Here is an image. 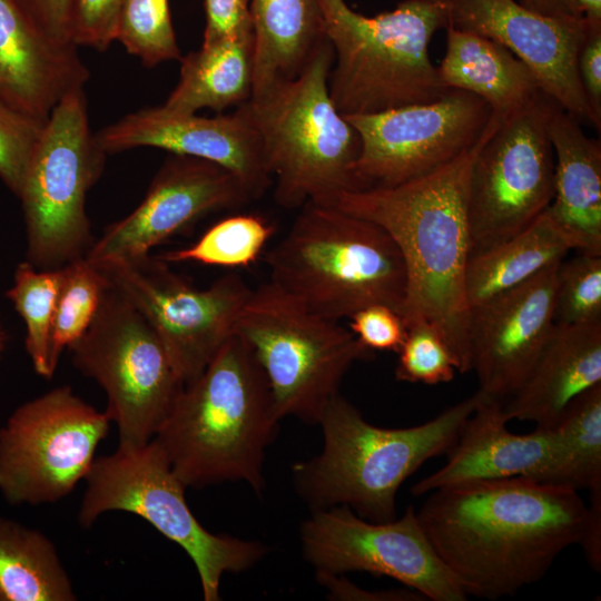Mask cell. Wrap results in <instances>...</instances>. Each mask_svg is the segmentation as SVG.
Masks as SVG:
<instances>
[{
  "label": "cell",
  "mask_w": 601,
  "mask_h": 601,
  "mask_svg": "<svg viewBox=\"0 0 601 601\" xmlns=\"http://www.w3.org/2000/svg\"><path fill=\"white\" fill-rule=\"evenodd\" d=\"M110 420L59 386L30 400L0 428V492L11 504L56 502L87 477Z\"/></svg>",
  "instance_id": "14"
},
{
  "label": "cell",
  "mask_w": 601,
  "mask_h": 601,
  "mask_svg": "<svg viewBox=\"0 0 601 601\" xmlns=\"http://www.w3.org/2000/svg\"><path fill=\"white\" fill-rule=\"evenodd\" d=\"M180 77L162 107L177 114L209 108L218 114L250 99L254 85V35L203 43L180 58Z\"/></svg>",
  "instance_id": "27"
},
{
  "label": "cell",
  "mask_w": 601,
  "mask_h": 601,
  "mask_svg": "<svg viewBox=\"0 0 601 601\" xmlns=\"http://www.w3.org/2000/svg\"><path fill=\"white\" fill-rule=\"evenodd\" d=\"M334 61L331 98L342 115L426 104L446 93L428 56L435 32L450 23L451 0H403L374 17L345 0H315Z\"/></svg>",
  "instance_id": "7"
},
{
  "label": "cell",
  "mask_w": 601,
  "mask_h": 601,
  "mask_svg": "<svg viewBox=\"0 0 601 601\" xmlns=\"http://www.w3.org/2000/svg\"><path fill=\"white\" fill-rule=\"evenodd\" d=\"M590 505L579 545L582 546L588 564L601 571V489L590 492Z\"/></svg>",
  "instance_id": "43"
},
{
  "label": "cell",
  "mask_w": 601,
  "mask_h": 601,
  "mask_svg": "<svg viewBox=\"0 0 601 601\" xmlns=\"http://www.w3.org/2000/svg\"><path fill=\"white\" fill-rule=\"evenodd\" d=\"M560 263L471 309L472 370L479 391L487 396L503 401L513 394L549 339L555 325Z\"/></svg>",
  "instance_id": "19"
},
{
  "label": "cell",
  "mask_w": 601,
  "mask_h": 601,
  "mask_svg": "<svg viewBox=\"0 0 601 601\" xmlns=\"http://www.w3.org/2000/svg\"><path fill=\"white\" fill-rule=\"evenodd\" d=\"M344 117L361 139L355 173L367 189L393 187L450 162L480 138L492 109L472 92L450 89L431 102Z\"/></svg>",
  "instance_id": "16"
},
{
  "label": "cell",
  "mask_w": 601,
  "mask_h": 601,
  "mask_svg": "<svg viewBox=\"0 0 601 601\" xmlns=\"http://www.w3.org/2000/svg\"><path fill=\"white\" fill-rule=\"evenodd\" d=\"M300 542L317 577L368 572L394 579L426 600L467 599L435 553L413 506L388 522L365 520L346 505L314 510L300 526Z\"/></svg>",
  "instance_id": "15"
},
{
  "label": "cell",
  "mask_w": 601,
  "mask_h": 601,
  "mask_svg": "<svg viewBox=\"0 0 601 601\" xmlns=\"http://www.w3.org/2000/svg\"><path fill=\"white\" fill-rule=\"evenodd\" d=\"M325 584H329L335 591V595L343 597V599L349 600H391V601H426V599L415 590L410 588L394 590V591H381L370 592L362 590L353 584L342 580L341 583L334 575L317 577Z\"/></svg>",
  "instance_id": "44"
},
{
  "label": "cell",
  "mask_w": 601,
  "mask_h": 601,
  "mask_svg": "<svg viewBox=\"0 0 601 601\" xmlns=\"http://www.w3.org/2000/svg\"><path fill=\"white\" fill-rule=\"evenodd\" d=\"M333 61L326 40L298 76L242 104L258 134L275 200L285 208L328 205L344 191L362 189L355 173L359 136L329 95Z\"/></svg>",
  "instance_id": "6"
},
{
  "label": "cell",
  "mask_w": 601,
  "mask_h": 601,
  "mask_svg": "<svg viewBox=\"0 0 601 601\" xmlns=\"http://www.w3.org/2000/svg\"><path fill=\"white\" fill-rule=\"evenodd\" d=\"M106 154L152 147L217 164L260 198L273 184L258 134L242 105L215 117L151 107L127 114L95 134Z\"/></svg>",
  "instance_id": "20"
},
{
  "label": "cell",
  "mask_w": 601,
  "mask_h": 601,
  "mask_svg": "<svg viewBox=\"0 0 601 601\" xmlns=\"http://www.w3.org/2000/svg\"><path fill=\"white\" fill-rule=\"evenodd\" d=\"M265 255L269 280L314 313L333 319L384 304L400 313L406 270L380 225L332 205L306 203Z\"/></svg>",
  "instance_id": "5"
},
{
  "label": "cell",
  "mask_w": 601,
  "mask_h": 601,
  "mask_svg": "<svg viewBox=\"0 0 601 601\" xmlns=\"http://www.w3.org/2000/svg\"><path fill=\"white\" fill-rule=\"evenodd\" d=\"M524 7L554 18H584L573 0H521Z\"/></svg>",
  "instance_id": "45"
},
{
  "label": "cell",
  "mask_w": 601,
  "mask_h": 601,
  "mask_svg": "<svg viewBox=\"0 0 601 601\" xmlns=\"http://www.w3.org/2000/svg\"><path fill=\"white\" fill-rule=\"evenodd\" d=\"M93 264L151 325L184 385L207 367L235 333L252 292L238 274L196 288L150 253Z\"/></svg>",
  "instance_id": "13"
},
{
  "label": "cell",
  "mask_w": 601,
  "mask_h": 601,
  "mask_svg": "<svg viewBox=\"0 0 601 601\" xmlns=\"http://www.w3.org/2000/svg\"><path fill=\"white\" fill-rule=\"evenodd\" d=\"M45 124L0 101V178L16 196Z\"/></svg>",
  "instance_id": "37"
},
{
  "label": "cell",
  "mask_w": 601,
  "mask_h": 601,
  "mask_svg": "<svg viewBox=\"0 0 601 601\" xmlns=\"http://www.w3.org/2000/svg\"><path fill=\"white\" fill-rule=\"evenodd\" d=\"M584 19L591 24H601V0H573Z\"/></svg>",
  "instance_id": "46"
},
{
  "label": "cell",
  "mask_w": 601,
  "mask_h": 601,
  "mask_svg": "<svg viewBox=\"0 0 601 601\" xmlns=\"http://www.w3.org/2000/svg\"><path fill=\"white\" fill-rule=\"evenodd\" d=\"M445 30L437 72L446 88L481 97L499 118L521 110L542 91L532 70L503 45L450 26Z\"/></svg>",
  "instance_id": "25"
},
{
  "label": "cell",
  "mask_w": 601,
  "mask_h": 601,
  "mask_svg": "<svg viewBox=\"0 0 601 601\" xmlns=\"http://www.w3.org/2000/svg\"><path fill=\"white\" fill-rule=\"evenodd\" d=\"M106 152L91 131L85 88L52 109L18 198L27 231V262L58 269L86 256L93 240L86 199L101 176Z\"/></svg>",
  "instance_id": "10"
},
{
  "label": "cell",
  "mask_w": 601,
  "mask_h": 601,
  "mask_svg": "<svg viewBox=\"0 0 601 601\" xmlns=\"http://www.w3.org/2000/svg\"><path fill=\"white\" fill-rule=\"evenodd\" d=\"M508 422L503 401L484 394L447 452L446 463L415 483L412 493L418 496L443 486L509 477L554 484L562 460L555 428L536 426L531 433L515 434Z\"/></svg>",
  "instance_id": "21"
},
{
  "label": "cell",
  "mask_w": 601,
  "mask_h": 601,
  "mask_svg": "<svg viewBox=\"0 0 601 601\" xmlns=\"http://www.w3.org/2000/svg\"><path fill=\"white\" fill-rule=\"evenodd\" d=\"M559 107L541 91L499 118L477 151L467 184L470 256L514 236L550 206L555 158L549 127Z\"/></svg>",
  "instance_id": "12"
},
{
  "label": "cell",
  "mask_w": 601,
  "mask_h": 601,
  "mask_svg": "<svg viewBox=\"0 0 601 601\" xmlns=\"http://www.w3.org/2000/svg\"><path fill=\"white\" fill-rule=\"evenodd\" d=\"M31 23L49 40L65 46L71 41V0H16ZM77 47V46H76Z\"/></svg>",
  "instance_id": "41"
},
{
  "label": "cell",
  "mask_w": 601,
  "mask_h": 601,
  "mask_svg": "<svg viewBox=\"0 0 601 601\" xmlns=\"http://www.w3.org/2000/svg\"><path fill=\"white\" fill-rule=\"evenodd\" d=\"M122 0H71L70 30L75 46L105 51L116 41Z\"/></svg>",
  "instance_id": "38"
},
{
  "label": "cell",
  "mask_w": 601,
  "mask_h": 601,
  "mask_svg": "<svg viewBox=\"0 0 601 601\" xmlns=\"http://www.w3.org/2000/svg\"><path fill=\"white\" fill-rule=\"evenodd\" d=\"M587 513L579 491L509 477L439 487L416 515L464 593L497 600L543 579L579 544Z\"/></svg>",
  "instance_id": "1"
},
{
  "label": "cell",
  "mask_w": 601,
  "mask_h": 601,
  "mask_svg": "<svg viewBox=\"0 0 601 601\" xmlns=\"http://www.w3.org/2000/svg\"><path fill=\"white\" fill-rule=\"evenodd\" d=\"M1 347H2V336H1V332H0V351H1Z\"/></svg>",
  "instance_id": "47"
},
{
  "label": "cell",
  "mask_w": 601,
  "mask_h": 601,
  "mask_svg": "<svg viewBox=\"0 0 601 601\" xmlns=\"http://www.w3.org/2000/svg\"><path fill=\"white\" fill-rule=\"evenodd\" d=\"M578 72L587 102L601 126V24L589 23L578 57Z\"/></svg>",
  "instance_id": "42"
},
{
  "label": "cell",
  "mask_w": 601,
  "mask_h": 601,
  "mask_svg": "<svg viewBox=\"0 0 601 601\" xmlns=\"http://www.w3.org/2000/svg\"><path fill=\"white\" fill-rule=\"evenodd\" d=\"M69 349L75 367L105 391L118 447L150 442L184 384L151 325L109 282L91 324Z\"/></svg>",
  "instance_id": "11"
},
{
  "label": "cell",
  "mask_w": 601,
  "mask_h": 601,
  "mask_svg": "<svg viewBox=\"0 0 601 601\" xmlns=\"http://www.w3.org/2000/svg\"><path fill=\"white\" fill-rule=\"evenodd\" d=\"M279 420L262 366L235 332L184 385L152 440L186 487L243 481L260 493Z\"/></svg>",
  "instance_id": "3"
},
{
  "label": "cell",
  "mask_w": 601,
  "mask_h": 601,
  "mask_svg": "<svg viewBox=\"0 0 601 601\" xmlns=\"http://www.w3.org/2000/svg\"><path fill=\"white\" fill-rule=\"evenodd\" d=\"M61 272L51 338L57 366L63 349L78 341L91 324L108 285L100 268L85 256L66 264Z\"/></svg>",
  "instance_id": "33"
},
{
  "label": "cell",
  "mask_w": 601,
  "mask_h": 601,
  "mask_svg": "<svg viewBox=\"0 0 601 601\" xmlns=\"http://www.w3.org/2000/svg\"><path fill=\"white\" fill-rule=\"evenodd\" d=\"M274 231V226L259 216L234 215L213 225L194 244L159 257L168 264L247 267L260 255Z\"/></svg>",
  "instance_id": "32"
},
{
  "label": "cell",
  "mask_w": 601,
  "mask_h": 601,
  "mask_svg": "<svg viewBox=\"0 0 601 601\" xmlns=\"http://www.w3.org/2000/svg\"><path fill=\"white\" fill-rule=\"evenodd\" d=\"M250 0H205L203 43L253 32Z\"/></svg>",
  "instance_id": "40"
},
{
  "label": "cell",
  "mask_w": 601,
  "mask_h": 601,
  "mask_svg": "<svg viewBox=\"0 0 601 601\" xmlns=\"http://www.w3.org/2000/svg\"><path fill=\"white\" fill-rule=\"evenodd\" d=\"M580 125L562 107L551 118L554 191L546 213L572 249L601 255V142Z\"/></svg>",
  "instance_id": "24"
},
{
  "label": "cell",
  "mask_w": 601,
  "mask_h": 601,
  "mask_svg": "<svg viewBox=\"0 0 601 601\" xmlns=\"http://www.w3.org/2000/svg\"><path fill=\"white\" fill-rule=\"evenodd\" d=\"M601 384V322L560 324L518 390L503 403L509 421L553 428L566 405Z\"/></svg>",
  "instance_id": "23"
},
{
  "label": "cell",
  "mask_w": 601,
  "mask_h": 601,
  "mask_svg": "<svg viewBox=\"0 0 601 601\" xmlns=\"http://www.w3.org/2000/svg\"><path fill=\"white\" fill-rule=\"evenodd\" d=\"M62 272L38 269L29 262L18 265L13 285L7 292L26 325V349L36 373L51 378L57 365L51 354L52 328Z\"/></svg>",
  "instance_id": "31"
},
{
  "label": "cell",
  "mask_w": 601,
  "mask_h": 601,
  "mask_svg": "<svg viewBox=\"0 0 601 601\" xmlns=\"http://www.w3.org/2000/svg\"><path fill=\"white\" fill-rule=\"evenodd\" d=\"M397 381L436 385L451 382L456 372L450 349L430 325L418 323L407 328L397 351Z\"/></svg>",
  "instance_id": "36"
},
{
  "label": "cell",
  "mask_w": 601,
  "mask_h": 601,
  "mask_svg": "<svg viewBox=\"0 0 601 601\" xmlns=\"http://www.w3.org/2000/svg\"><path fill=\"white\" fill-rule=\"evenodd\" d=\"M499 122L440 168L393 187L344 191L328 205L383 227L396 243L406 270L400 311L406 329L425 323L450 349L456 371H472L470 306L465 290L471 254L467 184L473 160Z\"/></svg>",
  "instance_id": "2"
},
{
  "label": "cell",
  "mask_w": 601,
  "mask_h": 601,
  "mask_svg": "<svg viewBox=\"0 0 601 601\" xmlns=\"http://www.w3.org/2000/svg\"><path fill=\"white\" fill-rule=\"evenodd\" d=\"M555 322H601V255L580 253L556 272Z\"/></svg>",
  "instance_id": "35"
},
{
  "label": "cell",
  "mask_w": 601,
  "mask_h": 601,
  "mask_svg": "<svg viewBox=\"0 0 601 601\" xmlns=\"http://www.w3.org/2000/svg\"><path fill=\"white\" fill-rule=\"evenodd\" d=\"M483 396L477 390L423 424L386 428L368 423L338 393L318 421L323 450L293 466L294 485L314 510L346 505L365 520L392 521L401 485L426 461L447 454Z\"/></svg>",
  "instance_id": "4"
},
{
  "label": "cell",
  "mask_w": 601,
  "mask_h": 601,
  "mask_svg": "<svg viewBox=\"0 0 601 601\" xmlns=\"http://www.w3.org/2000/svg\"><path fill=\"white\" fill-rule=\"evenodd\" d=\"M85 480L79 524L89 528L109 511L142 518L189 555L205 601L220 599V580L225 573L244 572L267 552L260 542L206 530L186 502L187 487L154 440L136 449L118 447L110 455L95 459Z\"/></svg>",
  "instance_id": "9"
},
{
  "label": "cell",
  "mask_w": 601,
  "mask_h": 601,
  "mask_svg": "<svg viewBox=\"0 0 601 601\" xmlns=\"http://www.w3.org/2000/svg\"><path fill=\"white\" fill-rule=\"evenodd\" d=\"M553 428L562 444L554 484L575 491L601 489V384L574 397Z\"/></svg>",
  "instance_id": "30"
},
{
  "label": "cell",
  "mask_w": 601,
  "mask_h": 601,
  "mask_svg": "<svg viewBox=\"0 0 601 601\" xmlns=\"http://www.w3.org/2000/svg\"><path fill=\"white\" fill-rule=\"evenodd\" d=\"M348 319L351 332L371 351L397 353L407 331L400 314L384 304L366 306Z\"/></svg>",
  "instance_id": "39"
},
{
  "label": "cell",
  "mask_w": 601,
  "mask_h": 601,
  "mask_svg": "<svg viewBox=\"0 0 601 601\" xmlns=\"http://www.w3.org/2000/svg\"><path fill=\"white\" fill-rule=\"evenodd\" d=\"M253 95L298 76L327 40L315 0H250Z\"/></svg>",
  "instance_id": "26"
},
{
  "label": "cell",
  "mask_w": 601,
  "mask_h": 601,
  "mask_svg": "<svg viewBox=\"0 0 601 601\" xmlns=\"http://www.w3.org/2000/svg\"><path fill=\"white\" fill-rule=\"evenodd\" d=\"M268 381L280 418L318 424L349 367L370 356L338 321L308 309L270 280L252 289L235 327Z\"/></svg>",
  "instance_id": "8"
},
{
  "label": "cell",
  "mask_w": 601,
  "mask_h": 601,
  "mask_svg": "<svg viewBox=\"0 0 601 601\" xmlns=\"http://www.w3.org/2000/svg\"><path fill=\"white\" fill-rule=\"evenodd\" d=\"M88 79L78 47L49 40L16 0H0L1 102L46 122L58 102Z\"/></svg>",
  "instance_id": "22"
},
{
  "label": "cell",
  "mask_w": 601,
  "mask_h": 601,
  "mask_svg": "<svg viewBox=\"0 0 601 601\" xmlns=\"http://www.w3.org/2000/svg\"><path fill=\"white\" fill-rule=\"evenodd\" d=\"M116 40L148 68L181 58L168 0H122Z\"/></svg>",
  "instance_id": "34"
},
{
  "label": "cell",
  "mask_w": 601,
  "mask_h": 601,
  "mask_svg": "<svg viewBox=\"0 0 601 601\" xmlns=\"http://www.w3.org/2000/svg\"><path fill=\"white\" fill-rule=\"evenodd\" d=\"M53 543L41 532L0 516V601H75Z\"/></svg>",
  "instance_id": "29"
},
{
  "label": "cell",
  "mask_w": 601,
  "mask_h": 601,
  "mask_svg": "<svg viewBox=\"0 0 601 601\" xmlns=\"http://www.w3.org/2000/svg\"><path fill=\"white\" fill-rule=\"evenodd\" d=\"M255 199L250 189L226 168L173 154L154 177L141 203L108 226L85 257L100 263L149 254L200 217L239 208Z\"/></svg>",
  "instance_id": "17"
},
{
  "label": "cell",
  "mask_w": 601,
  "mask_h": 601,
  "mask_svg": "<svg viewBox=\"0 0 601 601\" xmlns=\"http://www.w3.org/2000/svg\"><path fill=\"white\" fill-rule=\"evenodd\" d=\"M572 247L546 210L530 226L470 256L465 290L470 312L560 263Z\"/></svg>",
  "instance_id": "28"
},
{
  "label": "cell",
  "mask_w": 601,
  "mask_h": 601,
  "mask_svg": "<svg viewBox=\"0 0 601 601\" xmlns=\"http://www.w3.org/2000/svg\"><path fill=\"white\" fill-rule=\"evenodd\" d=\"M449 26L506 47L532 70L542 91L581 124L600 131L578 72L589 30L584 18L544 16L514 0H451Z\"/></svg>",
  "instance_id": "18"
}]
</instances>
